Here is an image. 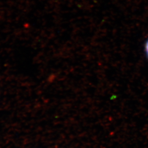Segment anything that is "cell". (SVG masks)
Instances as JSON below:
<instances>
[{"instance_id": "obj_1", "label": "cell", "mask_w": 148, "mask_h": 148, "mask_svg": "<svg viewBox=\"0 0 148 148\" xmlns=\"http://www.w3.org/2000/svg\"><path fill=\"white\" fill-rule=\"evenodd\" d=\"M145 52L147 56V58H148V39L147 41V42L145 43Z\"/></svg>"}]
</instances>
